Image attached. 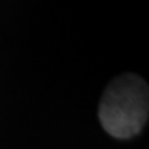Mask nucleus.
<instances>
[{
    "label": "nucleus",
    "mask_w": 149,
    "mask_h": 149,
    "mask_svg": "<svg viewBox=\"0 0 149 149\" xmlns=\"http://www.w3.org/2000/svg\"><path fill=\"white\" fill-rule=\"evenodd\" d=\"M149 115V90L142 77L126 73L112 80L100 102L98 117L108 134L119 139L138 134Z\"/></svg>",
    "instance_id": "obj_1"
}]
</instances>
